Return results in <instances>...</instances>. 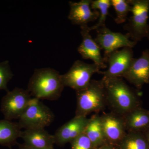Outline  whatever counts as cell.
Returning <instances> with one entry per match:
<instances>
[{"label": "cell", "mask_w": 149, "mask_h": 149, "mask_svg": "<svg viewBox=\"0 0 149 149\" xmlns=\"http://www.w3.org/2000/svg\"><path fill=\"white\" fill-rule=\"evenodd\" d=\"M104 84L107 105L115 113L123 116L141 107L139 97L122 77H102Z\"/></svg>", "instance_id": "cell-1"}, {"label": "cell", "mask_w": 149, "mask_h": 149, "mask_svg": "<svg viewBox=\"0 0 149 149\" xmlns=\"http://www.w3.org/2000/svg\"><path fill=\"white\" fill-rule=\"evenodd\" d=\"M61 74L55 70L45 68L35 69L30 78L27 90L39 100H58L64 88Z\"/></svg>", "instance_id": "cell-2"}, {"label": "cell", "mask_w": 149, "mask_h": 149, "mask_svg": "<svg viewBox=\"0 0 149 149\" xmlns=\"http://www.w3.org/2000/svg\"><path fill=\"white\" fill-rule=\"evenodd\" d=\"M77 107L75 116H85L102 110L107 105L104 80H91L87 88L76 92Z\"/></svg>", "instance_id": "cell-3"}, {"label": "cell", "mask_w": 149, "mask_h": 149, "mask_svg": "<svg viewBox=\"0 0 149 149\" xmlns=\"http://www.w3.org/2000/svg\"><path fill=\"white\" fill-rule=\"evenodd\" d=\"M132 16L124 25L130 40L138 42L146 38L149 40V24L148 23L149 0H128Z\"/></svg>", "instance_id": "cell-4"}, {"label": "cell", "mask_w": 149, "mask_h": 149, "mask_svg": "<svg viewBox=\"0 0 149 149\" xmlns=\"http://www.w3.org/2000/svg\"><path fill=\"white\" fill-rule=\"evenodd\" d=\"M53 112L48 107L36 98H32L28 106L18 119L21 129H45L53 122Z\"/></svg>", "instance_id": "cell-5"}, {"label": "cell", "mask_w": 149, "mask_h": 149, "mask_svg": "<svg viewBox=\"0 0 149 149\" xmlns=\"http://www.w3.org/2000/svg\"><path fill=\"white\" fill-rule=\"evenodd\" d=\"M100 69L95 63L89 64L77 60L66 73L61 74L62 80L64 87H70L77 92L87 88L93 74H100Z\"/></svg>", "instance_id": "cell-6"}, {"label": "cell", "mask_w": 149, "mask_h": 149, "mask_svg": "<svg viewBox=\"0 0 149 149\" xmlns=\"http://www.w3.org/2000/svg\"><path fill=\"white\" fill-rule=\"evenodd\" d=\"M32 98L28 90L22 88H16L7 92L1 102V111L4 119L10 121L18 119Z\"/></svg>", "instance_id": "cell-7"}, {"label": "cell", "mask_w": 149, "mask_h": 149, "mask_svg": "<svg viewBox=\"0 0 149 149\" xmlns=\"http://www.w3.org/2000/svg\"><path fill=\"white\" fill-rule=\"evenodd\" d=\"M97 31V35L94 40L101 49L103 50V58L106 63L109 55L119 48H133L137 44L130 40L128 34L124 35L120 32H112L106 25L99 28Z\"/></svg>", "instance_id": "cell-8"}, {"label": "cell", "mask_w": 149, "mask_h": 149, "mask_svg": "<svg viewBox=\"0 0 149 149\" xmlns=\"http://www.w3.org/2000/svg\"><path fill=\"white\" fill-rule=\"evenodd\" d=\"M133 48L125 47L120 50L114 51L109 55L106 63L107 69L100 71L104 78L122 77L130 67L133 58Z\"/></svg>", "instance_id": "cell-9"}, {"label": "cell", "mask_w": 149, "mask_h": 149, "mask_svg": "<svg viewBox=\"0 0 149 149\" xmlns=\"http://www.w3.org/2000/svg\"><path fill=\"white\" fill-rule=\"evenodd\" d=\"M100 119L107 143L117 147L127 133L123 117L111 112L102 115Z\"/></svg>", "instance_id": "cell-10"}, {"label": "cell", "mask_w": 149, "mask_h": 149, "mask_svg": "<svg viewBox=\"0 0 149 149\" xmlns=\"http://www.w3.org/2000/svg\"><path fill=\"white\" fill-rule=\"evenodd\" d=\"M130 84L140 90L149 83V49L142 52L138 58L133 59L127 72L123 75Z\"/></svg>", "instance_id": "cell-11"}, {"label": "cell", "mask_w": 149, "mask_h": 149, "mask_svg": "<svg viewBox=\"0 0 149 149\" xmlns=\"http://www.w3.org/2000/svg\"><path fill=\"white\" fill-rule=\"evenodd\" d=\"M89 120L85 116H74L56 130L54 135L55 144L63 146L71 143L85 131Z\"/></svg>", "instance_id": "cell-12"}, {"label": "cell", "mask_w": 149, "mask_h": 149, "mask_svg": "<svg viewBox=\"0 0 149 149\" xmlns=\"http://www.w3.org/2000/svg\"><path fill=\"white\" fill-rule=\"evenodd\" d=\"M83 40L78 47L79 53L85 59H91L100 69L107 68V65L101 54V49L90 34L88 25L80 27Z\"/></svg>", "instance_id": "cell-13"}, {"label": "cell", "mask_w": 149, "mask_h": 149, "mask_svg": "<svg viewBox=\"0 0 149 149\" xmlns=\"http://www.w3.org/2000/svg\"><path fill=\"white\" fill-rule=\"evenodd\" d=\"M93 0H81L77 2H69L70 7L68 19L72 24L80 27L88 25V23L97 20L100 16L97 10H92L91 4Z\"/></svg>", "instance_id": "cell-14"}, {"label": "cell", "mask_w": 149, "mask_h": 149, "mask_svg": "<svg viewBox=\"0 0 149 149\" xmlns=\"http://www.w3.org/2000/svg\"><path fill=\"white\" fill-rule=\"evenodd\" d=\"M20 138L25 145L37 149H54V135L45 129H29L22 131Z\"/></svg>", "instance_id": "cell-15"}, {"label": "cell", "mask_w": 149, "mask_h": 149, "mask_svg": "<svg viewBox=\"0 0 149 149\" xmlns=\"http://www.w3.org/2000/svg\"><path fill=\"white\" fill-rule=\"evenodd\" d=\"M122 116L127 132H143L149 127V110L142 107Z\"/></svg>", "instance_id": "cell-16"}, {"label": "cell", "mask_w": 149, "mask_h": 149, "mask_svg": "<svg viewBox=\"0 0 149 149\" xmlns=\"http://www.w3.org/2000/svg\"><path fill=\"white\" fill-rule=\"evenodd\" d=\"M21 132L18 123L5 119L0 120V145L11 149L17 144V141L20 138Z\"/></svg>", "instance_id": "cell-17"}, {"label": "cell", "mask_w": 149, "mask_h": 149, "mask_svg": "<svg viewBox=\"0 0 149 149\" xmlns=\"http://www.w3.org/2000/svg\"><path fill=\"white\" fill-rule=\"evenodd\" d=\"M84 133L91 140L95 148L108 143L102 128L100 116L97 113L89 118Z\"/></svg>", "instance_id": "cell-18"}, {"label": "cell", "mask_w": 149, "mask_h": 149, "mask_svg": "<svg viewBox=\"0 0 149 149\" xmlns=\"http://www.w3.org/2000/svg\"><path fill=\"white\" fill-rule=\"evenodd\" d=\"M118 149H149L148 145L142 132H127L118 145Z\"/></svg>", "instance_id": "cell-19"}, {"label": "cell", "mask_w": 149, "mask_h": 149, "mask_svg": "<svg viewBox=\"0 0 149 149\" xmlns=\"http://www.w3.org/2000/svg\"><path fill=\"white\" fill-rule=\"evenodd\" d=\"M111 6V0H95L92 1L91 8L93 10H98L100 16L97 23L95 25L89 27V31L97 30L99 28L105 26V21L108 15L109 10Z\"/></svg>", "instance_id": "cell-20"}, {"label": "cell", "mask_w": 149, "mask_h": 149, "mask_svg": "<svg viewBox=\"0 0 149 149\" xmlns=\"http://www.w3.org/2000/svg\"><path fill=\"white\" fill-rule=\"evenodd\" d=\"M111 6H113L116 18L115 21L118 24H122L127 20V15L130 12L131 6L128 0H111Z\"/></svg>", "instance_id": "cell-21"}, {"label": "cell", "mask_w": 149, "mask_h": 149, "mask_svg": "<svg viewBox=\"0 0 149 149\" xmlns=\"http://www.w3.org/2000/svg\"><path fill=\"white\" fill-rule=\"evenodd\" d=\"M13 75L8 62L6 61L0 63V90H4L8 92V83Z\"/></svg>", "instance_id": "cell-22"}, {"label": "cell", "mask_w": 149, "mask_h": 149, "mask_svg": "<svg viewBox=\"0 0 149 149\" xmlns=\"http://www.w3.org/2000/svg\"><path fill=\"white\" fill-rule=\"evenodd\" d=\"M71 149H95L92 142L83 132L70 143Z\"/></svg>", "instance_id": "cell-23"}, {"label": "cell", "mask_w": 149, "mask_h": 149, "mask_svg": "<svg viewBox=\"0 0 149 149\" xmlns=\"http://www.w3.org/2000/svg\"><path fill=\"white\" fill-rule=\"evenodd\" d=\"M95 149H118L116 147L112 146L109 144H106L103 146H101Z\"/></svg>", "instance_id": "cell-24"}, {"label": "cell", "mask_w": 149, "mask_h": 149, "mask_svg": "<svg viewBox=\"0 0 149 149\" xmlns=\"http://www.w3.org/2000/svg\"><path fill=\"white\" fill-rule=\"evenodd\" d=\"M142 133H143L144 136H145V138H146V140L147 143H148L149 147V127L148 129L145 130V131H144Z\"/></svg>", "instance_id": "cell-25"}, {"label": "cell", "mask_w": 149, "mask_h": 149, "mask_svg": "<svg viewBox=\"0 0 149 149\" xmlns=\"http://www.w3.org/2000/svg\"><path fill=\"white\" fill-rule=\"evenodd\" d=\"M18 146V149H37L31 148V147L27 146L24 143L19 144L17 143Z\"/></svg>", "instance_id": "cell-26"}]
</instances>
